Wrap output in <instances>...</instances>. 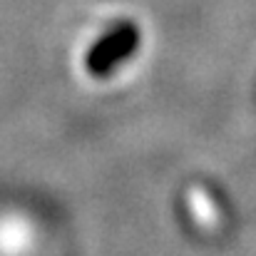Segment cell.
<instances>
[{
  "mask_svg": "<svg viewBox=\"0 0 256 256\" xmlns=\"http://www.w3.org/2000/svg\"><path fill=\"white\" fill-rule=\"evenodd\" d=\"M137 48H140V28L130 20H120L87 50V72L92 78H110V72L117 70L124 60H130Z\"/></svg>",
  "mask_w": 256,
  "mask_h": 256,
  "instance_id": "6da1fadb",
  "label": "cell"
},
{
  "mask_svg": "<svg viewBox=\"0 0 256 256\" xmlns=\"http://www.w3.org/2000/svg\"><path fill=\"white\" fill-rule=\"evenodd\" d=\"M192 204H194V209H196V214H199V222L202 224H214L216 222V209H212V204L206 202V196H204V192H199V189H194L192 192Z\"/></svg>",
  "mask_w": 256,
  "mask_h": 256,
  "instance_id": "7a4b0ae2",
  "label": "cell"
}]
</instances>
